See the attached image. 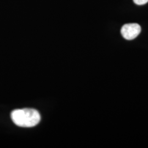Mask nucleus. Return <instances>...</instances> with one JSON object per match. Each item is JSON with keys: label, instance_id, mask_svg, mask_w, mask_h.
I'll use <instances>...</instances> for the list:
<instances>
[{"label": "nucleus", "instance_id": "obj_1", "mask_svg": "<svg viewBox=\"0 0 148 148\" xmlns=\"http://www.w3.org/2000/svg\"><path fill=\"white\" fill-rule=\"evenodd\" d=\"M11 116L14 124L21 127L35 126L41 120L39 112L29 108L14 110L12 112Z\"/></svg>", "mask_w": 148, "mask_h": 148}, {"label": "nucleus", "instance_id": "obj_2", "mask_svg": "<svg viewBox=\"0 0 148 148\" xmlns=\"http://www.w3.org/2000/svg\"><path fill=\"white\" fill-rule=\"evenodd\" d=\"M141 32V27L137 23L123 25L121 29L122 36L127 40H132L137 37Z\"/></svg>", "mask_w": 148, "mask_h": 148}, {"label": "nucleus", "instance_id": "obj_3", "mask_svg": "<svg viewBox=\"0 0 148 148\" xmlns=\"http://www.w3.org/2000/svg\"><path fill=\"white\" fill-rule=\"evenodd\" d=\"M133 2L137 5H143L148 2V0H133Z\"/></svg>", "mask_w": 148, "mask_h": 148}]
</instances>
